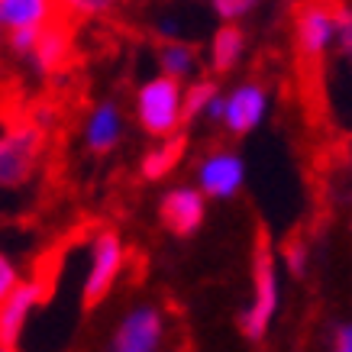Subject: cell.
Listing matches in <instances>:
<instances>
[{
    "mask_svg": "<svg viewBox=\"0 0 352 352\" xmlns=\"http://www.w3.org/2000/svg\"><path fill=\"white\" fill-rule=\"evenodd\" d=\"M120 129H123V123H120V110L113 107V104H100V107L91 113V120H87L85 139L94 152H107V149L117 146Z\"/></svg>",
    "mask_w": 352,
    "mask_h": 352,
    "instance_id": "12",
    "label": "cell"
},
{
    "mask_svg": "<svg viewBox=\"0 0 352 352\" xmlns=\"http://www.w3.org/2000/svg\"><path fill=\"white\" fill-rule=\"evenodd\" d=\"M178 155H182V139L175 136L142 159V175H146V178H162L165 171H171V165L178 162Z\"/></svg>",
    "mask_w": 352,
    "mask_h": 352,
    "instance_id": "16",
    "label": "cell"
},
{
    "mask_svg": "<svg viewBox=\"0 0 352 352\" xmlns=\"http://www.w3.org/2000/svg\"><path fill=\"white\" fill-rule=\"evenodd\" d=\"M3 352H13V349H3Z\"/></svg>",
    "mask_w": 352,
    "mask_h": 352,
    "instance_id": "23",
    "label": "cell"
},
{
    "mask_svg": "<svg viewBox=\"0 0 352 352\" xmlns=\"http://www.w3.org/2000/svg\"><path fill=\"white\" fill-rule=\"evenodd\" d=\"M333 352H352V327H340L336 342H333Z\"/></svg>",
    "mask_w": 352,
    "mask_h": 352,
    "instance_id": "22",
    "label": "cell"
},
{
    "mask_svg": "<svg viewBox=\"0 0 352 352\" xmlns=\"http://www.w3.org/2000/svg\"><path fill=\"white\" fill-rule=\"evenodd\" d=\"M49 26V23H45ZM45 26H36V30H16V32H10V49L16 55H36V49H39V39H43V32H45Z\"/></svg>",
    "mask_w": 352,
    "mask_h": 352,
    "instance_id": "18",
    "label": "cell"
},
{
    "mask_svg": "<svg viewBox=\"0 0 352 352\" xmlns=\"http://www.w3.org/2000/svg\"><path fill=\"white\" fill-rule=\"evenodd\" d=\"M36 300H39V285L36 281L20 285L10 298H3V307H0V342H3V349H13V342L20 336L30 310L36 307Z\"/></svg>",
    "mask_w": 352,
    "mask_h": 352,
    "instance_id": "10",
    "label": "cell"
},
{
    "mask_svg": "<svg viewBox=\"0 0 352 352\" xmlns=\"http://www.w3.org/2000/svg\"><path fill=\"white\" fill-rule=\"evenodd\" d=\"M0 23L10 32L16 30H36L52 23V10L45 0H3L0 3Z\"/></svg>",
    "mask_w": 352,
    "mask_h": 352,
    "instance_id": "11",
    "label": "cell"
},
{
    "mask_svg": "<svg viewBox=\"0 0 352 352\" xmlns=\"http://www.w3.org/2000/svg\"><path fill=\"white\" fill-rule=\"evenodd\" d=\"M252 304L243 314V333L249 340H262L268 330V323L275 317L278 307V275H275V256H272V245H268L265 233H258L256 239V256H252Z\"/></svg>",
    "mask_w": 352,
    "mask_h": 352,
    "instance_id": "2",
    "label": "cell"
},
{
    "mask_svg": "<svg viewBox=\"0 0 352 352\" xmlns=\"http://www.w3.org/2000/svg\"><path fill=\"white\" fill-rule=\"evenodd\" d=\"M285 262H288V268L294 275H300L304 265H307V249H304V243H291L288 252H285Z\"/></svg>",
    "mask_w": 352,
    "mask_h": 352,
    "instance_id": "20",
    "label": "cell"
},
{
    "mask_svg": "<svg viewBox=\"0 0 352 352\" xmlns=\"http://www.w3.org/2000/svg\"><path fill=\"white\" fill-rule=\"evenodd\" d=\"M159 65H162V72L168 78H178L182 81L184 75H191L194 72V65H197V52H194L191 45H184V43H165L159 49Z\"/></svg>",
    "mask_w": 352,
    "mask_h": 352,
    "instance_id": "15",
    "label": "cell"
},
{
    "mask_svg": "<svg viewBox=\"0 0 352 352\" xmlns=\"http://www.w3.org/2000/svg\"><path fill=\"white\" fill-rule=\"evenodd\" d=\"M336 32V13L327 7H304L298 13V45L304 58H320L330 49Z\"/></svg>",
    "mask_w": 352,
    "mask_h": 352,
    "instance_id": "7",
    "label": "cell"
},
{
    "mask_svg": "<svg viewBox=\"0 0 352 352\" xmlns=\"http://www.w3.org/2000/svg\"><path fill=\"white\" fill-rule=\"evenodd\" d=\"M243 162L236 159L233 152H214L201 162L197 182H201V191L210 194V197H230L243 184Z\"/></svg>",
    "mask_w": 352,
    "mask_h": 352,
    "instance_id": "8",
    "label": "cell"
},
{
    "mask_svg": "<svg viewBox=\"0 0 352 352\" xmlns=\"http://www.w3.org/2000/svg\"><path fill=\"white\" fill-rule=\"evenodd\" d=\"M243 55V32L236 30L233 23H226L214 32V43H210V65L217 72H230L236 65V58Z\"/></svg>",
    "mask_w": 352,
    "mask_h": 352,
    "instance_id": "14",
    "label": "cell"
},
{
    "mask_svg": "<svg viewBox=\"0 0 352 352\" xmlns=\"http://www.w3.org/2000/svg\"><path fill=\"white\" fill-rule=\"evenodd\" d=\"M262 113H265V91L258 85H243L226 97L223 123L230 133H239V136H243V133H249L252 126H258Z\"/></svg>",
    "mask_w": 352,
    "mask_h": 352,
    "instance_id": "9",
    "label": "cell"
},
{
    "mask_svg": "<svg viewBox=\"0 0 352 352\" xmlns=\"http://www.w3.org/2000/svg\"><path fill=\"white\" fill-rule=\"evenodd\" d=\"M159 342H162V314L155 307H136L123 317L107 352H159Z\"/></svg>",
    "mask_w": 352,
    "mask_h": 352,
    "instance_id": "5",
    "label": "cell"
},
{
    "mask_svg": "<svg viewBox=\"0 0 352 352\" xmlns=\"http://www.w3.org/2000/svg\"><path fill=\"white\" fill-rule=\"evenodd\" d=\"M36 155H39V133L36 126H20L7 129V136L0 142V182L7 184H23L30 178L32 165H36Z\"/></svg>",
    "mask_w": 352,
    "mask_h": 352,
    "instance_id": "4",
    "label": "cell"
},
{
    "mask_svg": "<svg viewBox=\"0 0 352 352\" xmlns=\"http://www.w3.org/2000/svg\"><path fill=\"white\" fill-rule=\"evenodd\" d=\"M120 268H123V243H120L117 233H100L94 239V249H91V268H87L85 278V304L94 307L107 298V291L113 288Z\"/></svg>",
    "mask_w": 352,
    "mask_h": 352,
    "instance_id": "3",
    "label": "cell"
},
{
    "mask_svg": "<svg viewBox=\"0 0 352 352\" xmlns=\"http://www.w3.org/2000/svg\"><path fill=\"white\" fill-rule=\"evenodd\" d=\"M217 100V85L214 81H197L184 91V120L201 117L210 110V104Z\"/></svg>",
    "mask_w": 352,
    "mask_h": 352,
    "instance_id": "17",
    "label": "cell"
},
{
    "mask_svg": "<svg viewBox=\"0 0 352 352\" xmlns=\"http://www.w3.org/2000/svg\"><path fill=\"white\" fill-rule=\"evenodd\" d=\"M16 288H20V285H16V268H13L10 258L3 256L0 258V298H10Z\"/></svg>",
    "mask_w": 352,
    "mask_h": 352,
    "instance_id": "19",
    "label": "cell"
},
{
    "mask_svg": "<svg viewBox=\"0 0 352 352\" xmlns=\"http://www.w3.org/2000/svg\"><path fill=\"white\" fill-rule=\"evenodd\" d=\"M214 10L220 13V16H226V20H233V16H239V13L249 10V3H239V0H217Z\"/></svg>",
    "mask_w": 352,
    "mask_h": 352,
    "instance_id": "21",
    "label": "cell"
},
{
    "mask_svg": "<svg viewBox=\"0 0 352 352\" xmlns=\"http://www.w3.org/2000/svg\"><path fill=\"white\" fill-rule=\"evenodd\" d=\"M159 210H162V223L178 236H191L204 223V214H207L204 210V194L194 191V188H175V191H168Z\"/></svg>",
    "mask_w": 352,
    "mask_h": 352,
    "instance_id": "6",
    "label": "cell"
},
{
    "mask_svg": "<svg viewBox=\"0 0 352 352\" xmlns=\"http://www.w3.org/2000/svg\"><path fill=\"white\" fill-rule=\"evenodd\" d=\"M65 52H68V30L62 26V20L52 16V23L45 26L43 39H39V49L32 55V62H36L39 72H49V68L65 62Z\"/></svg>",
    "mask_w": 352,
    "mask_h": 352,
    "instance_id": "13",
    "label": "cell"
},
{
    "mask_svg": "<svg viewBox=\"0 0 352 352\" xmlns=\"http://www.w3.org/2000/svg\"><path fill=\"white\" fill-rule=\"evenodd\" d=\"M139 123L152 136H171L178 120H184V91L178 78L159 75L146 81L136 94Z\"/></svg>",
    "mask_w": 352,
    "mask_h": 352,
    "instance_id": "1",
    "label": "cell"
}]
</instances>
